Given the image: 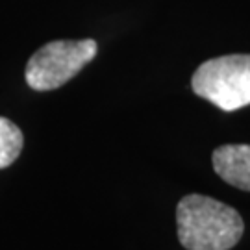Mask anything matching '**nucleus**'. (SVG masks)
Segmentation results:
<instances>
[{
	"label": "nucleus",
	"instance_id": "f03ea898",
	"mask_svg": "<svg viewBox=\"0 0 250 250\" xmlns=\"http://www.w3.org/2000/svg\"><path fill=\"white\" fill-rule=\"evenodd\" d=\"M191 87L198 97L223 111H235L249 106L250 54H230L208 60L195 71Z\"/></svg>",
	"mask_w": 250,
	"mask_h": 250
},
{
	"label": "nucleus",
	"instance_id": "39448f33",
	"mask_svg": "<svg viewBox=\"0 0 250 250\" xmlns=\"http://www.w3.org/2000/svg\"><path fill=\"white\" fill-rule=\"evenodd\" d=\"M24 137L15 123L0 117V169L9 167L22 150Z\"/></svg>",
	"mask_w": 250,
	"mask_h": 250
},
{
	"label": "nucleus",
	"instance_id": "f257e3e1",
	"mask_svg": "<svg viewBox=\"0 0 250 250\" xmlns=\"http://www.w3.org/2000/svg\"><path fill=\"white\" fill-rule=\"evenodd\" d=\"M182 247L188 250H230L241 241L245 223L239 211L204 195H188L176 208Z\"/></svg>",
	"mask_w": 250,
	"mask_h": 250
},
{
	"label": "nucleus",
	"instance_id": "20e7f679",
	"mask_svg": "<svg viewBox=\"0 0 250 250\" xmlns=\"http://www.w3.org/2000/svg\"><path fill=\"white\" fill-rule=\"evenodd\" d=\"M211 161L223 182L250 191V145H223L215 148Z\"/></svg>",
	"mask_w": 250,
	"mask_h": 250
},
{
	"label": "nucleus",
	"instance_id": "7ed1b4c3",
	"mask_svg": "<svg viewBox=\"0 0 250 250\" xmlns=\"http://www.w3.org/2000/svg\"><path fill=\"white\" fill-rule=\"evenodd\" d=\"M97 41H52L41 46L26 65V83L34 91L62 87L97 56Z\"/></svg>",
	"mask_w": 250,
	"mask_h": 250
}]
</instances>
